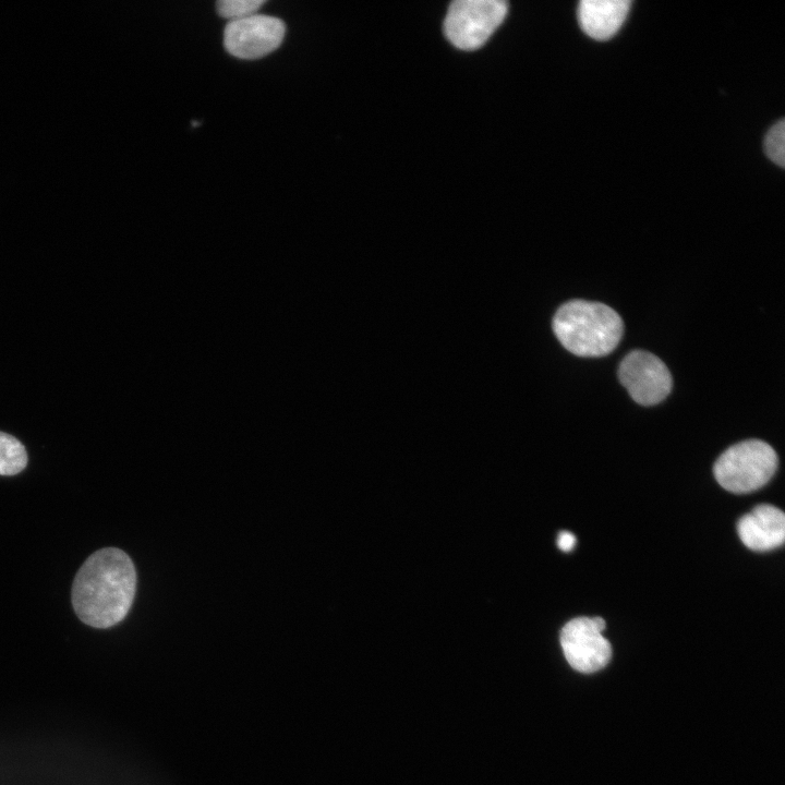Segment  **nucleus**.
Instances as JSON below:
<instances>
[{
  "instance_id": "obj_1",
  "label": "nucleus",
  "mask_w": 785,
  "mask_h": 785,
  "mask_svg": "<svg viewBox=\"0 0 785 785\" xmlns=\"http://www.w3.org/2000/svg\"><path fill=\"white\" fill-rule=\"evenodd\" d=\"M136 571L126 553L116 547L93 553L72 584L77 617L94 628H109L129 613L135 595Z\"/></svg>"
},
{
  "instance_id": "obj_2",
  "label": "nucleus",
  "mask_w": 785,
  "mask_h": 785,
  "mask_svg": "<svg viewBox=\"0 0 785 785\" xmlns=\"http://www.w3.org/2000/svg\"><path fill=\"white\" fill-rule=\"evenodd\" d=\"M553 330L560 343L579 357H603L619 343L624 324L606 304L572 300L563 304L553 318Z\"/></svg>"
},
{
  "instance_id": "obj_3",
  "label": "nucleus",
  "mask_w": 785,
  "mask_h": 785,
  "mask_svg": "<svg viewBox=\"0 0 785 785\" xmlns=\"http://www.w3.org/2000/svg\"><path fill=\"white\" fill-rule=\"evenodd\" d=\"M777 455L765 442L747 439L727 448L714 463V476L728 492L746 494L764 486L777 469Z\"/></svg>"
},
{
  "instance_id": "obj_4",
  "label": "nucleus",
  "mask_w": 785,
  "mask_h": 785,
  "mask_svg": "<svg viewBox=\"0 0 785 785\" xmlns=\"http://www.w3.org/2000/svg\"><path fill=\"white\" fill-rule=\"evenodd\" d=\"M506 14L507 3L503 0L454 1L445 17V35L459 49H476L500 25Z\"/></svg>"
},
{
  "instance_id": "obj_5",
  "label": "nucleus",
  "mask_w": 785,
  "mask_h": 785,
  "mask_svg": "<svg viewBox=\"0 0 785 785\" xmlns=\"http://www.w3.org/2000/svg\"><path fill=\"white\" fill-rule=\"evenodd\" d=\"M601 617H577L560 631V644L569 665L580 673H594L607 665L612 657L611 643L602 631Z\"/></svg>"
},
{
  "instance_id": "obj_6",
  "label": "nucleus",
  "mask_w": 785,
  "mask_h": 785,
  "mask_svg": "<svg viewBox=\"0 0 785 785\" xmlns=\"http://www.w3.org/2000/svg\"><path fill=\"white\" fill-rule=\"evenodd\" d=\"M618 378L631 398L642 406L663 401L671 392L673 383L664 362L644 350H633L621 360Z\"/></svg>"
},
{
  "instance_id": "obj_7",
  "label": "nucleus",
  "mask_w": 785,
  "mask_h": 785,
  "mask_svg": "<svg viewBox=\"0 0 785 785\" xmlns=\"http://www.w3.org/2000/svg\"><path fill=\"white\" fill-rule=\"evenodd\" d=\"M282 20L265 14H253L229 21L224 32L227 51L240 59H258L277 49L285 36Z\"/></svg>"
},
{
  "instance_id": "obj_8",
  "label": "nucleus",
  "mask_w": 785,
  "mask_h": 785,
  "mask_svg": "<svg viewBox=\"0 0 785 785\" xmlns=\"http://www.w3.org/2000/svg\"><path fill=\"white\" fill-rule=\"evenodd\" d=\"M738 535L752 551H770L781 546L785 539V515L769 504L756 506L737 523Z\"/></svg>"
},
{
  "instance_id": "obj_9",
  "label": "nucleus",
  "mask_w": 785,
  "mask_h": 785,
  "mask_svg": "<svg viewBox=\"0 0 785 785\" xmlns=\"http://www.w3.org/2000/svg\"><path fill=\"white\" fill-rule=\"evenodd\" d=\"M629 8V0H582L578 4V21L588 36L606 40L618 32Z\"/></svg>"
},
{
  "instance_id": "obj_10",
  "label": "nucleus",
  "mask_w": 785,
  "mask_h": 785,
  "mask_svg": "<svg viewBox=\"0 0 785 785\" xmlns=\"http://www.w3.org/2000/svg\"><path fill=\"white\" fill-rule=\"evenodd\" d=\"M27 464L24 445L14 436L0 432V475H15Z\"/></svg>"
},
{
  "instance_id": "obj_11",
  "label": "nucleus",
  "mask_w": 785,
  "mask_h": 785,
  "mask_svg": "<svg viewBox=\"0 0 785 785\" xmlns=\"http://www.w3.org/2000/svg\"><path fill=\"white\" fill-rule=\"evenodd\" d=\"M765 155L774 164L785 166V120L781 119L771 126L764 137Z\"/></svg>"
},
{
  "instance_id": "obj_12",
  "label": "nucleus",
  "mask_w": 785,
  "mask_h": 785,
  "mask_svg": "<svg viewBox=\"0 0 785 785\" xmlns=\"http://www.w3.org/2000/svg\"><path fill=\"white\" fill-rule=\"evenodd\" d=\"M265 0H219L217 12L230 21L253 15L265 3Z\"/></svg>"
},
{
  "instance_id": "obj_13",
  "label": "nucleus",
  "mask_w": 785,
  "mask_h": 785,
  "mask_svg": "<svg viewBox=\"0 0 785 785\" xmlns=\"http://www.w3.org/2000/svg\"><path fill=\"white\" fill-rule=\"evenodd\" d=\"M577 543L576 536L569 531H561L558 534L557 545L564 552L571 551Z\"/></svg>"
}]
</instances>
